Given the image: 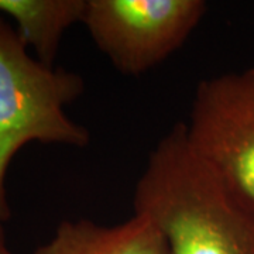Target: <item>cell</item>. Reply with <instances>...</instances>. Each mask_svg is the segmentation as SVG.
<instances>
[{"label": "cell", "mask_w": 254, "mask_h": 254, "mask_svg": "<svg viewBox=\"0 0 254 254\" xmlns=\"http://www.w3.org/2000/svg\"><path fill=\"white\" fill-rule=\"evenodd\" d=\"M133 202L168 254H254V203L192 150L182 122L151 151Z\"/></svg>", "instance_id": "cell-1"}, {"label": "cell", "mask_w": 254, "mask_h": 254, "mask_svg": "<svg viewBox=\"0 0 254 254\" xmlns=\"http://www.w3.org/2000/svg\"><path fill=\"white\" fill-rule=\"evenodd\" d=\"M206 10L203 0H86L82 24L119 72L138 76L174 54Z\"/></svg>", "instance_id": "cell-3"}, {"label": "cell", "mask_w": 254, "mask_h": 254, "mask_svg": "<svg viewBox=\"0 0 254 254\" xmlns=\"http://www.w3.org/2000/svg\"><path fill=\"white\" fill-rule=\"evenodd\" d=\"M86 0H0V16L16 23L20 40L36 58L54 66L64 33L82 23Z\"/></svg>", "instance_id": "cell-6"}, {"label": "cell", "mask_w": 254, "mask_h": 254, "mask_svg": "<svg viewBox=\"0 0 254 254\" xmlns=\"http://www.w3.org/2000/svg\"><path fill=\"white\" fill-rule=\"evenodd\" d=\"M185 130L192 150L254 203V66L200 81Z\"/></svg>", "instance_id": "cell-4"}, {"label": "cell", "mask_w": 254, "mask_h": 254, "mask_svg": "<svg viewBox=\"0 0 254 254\" xmlns=\"http://www.w3.org/2000/svg\"><path fill=\"white\" fill-rule=\"evenodd\" d=\"M0 254H13L7 247L6 236H4V227L1 226H0Z\"/></svg>", "instance_id": "cell-7"}, {"label": "cell", "mask_w": 254, "mask_h": 254, "mask_svg": "<svg viewBox=\"0 0 254 254\" xmlns=\"http://www.w3.org/2000/svg\"><path fill=\"white\" fill-rule=\"evenodd\" d=\"M33 254H168V247L154 222L134 213L116 226L88 219L63 220L54 236Z\"/></svg>", "instance_id": "cell-5"}, {"label": "cell", "mask_w": 254, "mask_h": 254, "mask_svg": "<svg viewBox=\"0 0 254 254\" xmlns=\"http://www.w3.org/2000/svg\"><path fill=\"white\" fill-rule=\"evenodd\" d=\"M85 91L79 73L48 66L28 54L16 28L0 16V226L11 218L6 174L28 143L85 147L86 127L65 113Z\"/></svg>", "instance_id": "cell-2"}]
</instances>
